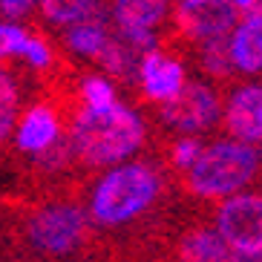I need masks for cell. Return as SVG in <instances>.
Masks as SVG:
<instances>
[{"instance_id":"18","label":"cell","mask_w":262,"mask_h":262,"mask_svg":"<svg viewBox=\"0 0 262 262\" xmlns=\"http://www.w3.org/2000/svg\"><path fill=\"white\" fill-rule=\"evenodd\" d=\"M84 101L86 110H107L110 104H116V90L107 78H90L84 84Z\"/></svg>"},{"instance_id":"23","label":"cell","mask_w":262,"mask_h":262,"mask_svg":"<svg viewBox=\"0 0 262 262\" xmlns=\"http://www.w3.org/2000/svg\"><path fill=\"white\" fill-rule=\"evenodd\" d=\"M32 9H35V3H29V0H3L0 3V12L6 17H20L26 12H32Z\"/></svg>"},{"instance_id":"11","label":"cell","mask_w":262,"mask_h":262,"mask_svg":"<svg viewBox=\"0 0 262 262\" xmlns=\"http://www.w3.org/2000/svg\"><path fill=\"white\" fill-rule=\"evenodd\" d=\"M228 58L242 72H259L262 63V17H248L239 24L228 43Z\"/></svg>"},{"instance_id":"15","label":"cell","mask_w":262,"mask_h":262,"mask_svg":"<svg viewBox=\"0 0 262 262\" xmlns=\"http://www.w3.org/2000/svg\"><path fill=\"white\" fill-rule=\"evenodd\" d=\"M43 9V15L55 24H84V20H95V12H98V3H86V0H47V3H40Z\"/></svg>"},{"instance_id":"9","label":"cell","mask_w":262,"mask_h":262,"mask_svg":"<svg viewBox=\"0 0 262 262\" xmlns=\"http://www.w3.org/2000/svg\"><path fill=\"white\" fill-rule=\"evenodd\" d=\"M139 75L144 81V90L150 98L162 101L167 104L170 98H176V93L185 86V70H182V63L167 58L162 52H147L139 63Z\"/></svg>"},{"instance_id":"7","label":"cell","mask_w":262,"mask_h":262,"mask_svg":"<svg viewBox=\"0 0 262 262\" xmlns=\"http://www.w3.org/2000/svg\"><path fill=\"white\" fill-rule=\"evenodd\" d=\"M176 20L190 38L210 43L225 40V35L236 24V12L228 0H185L176 6Z\"/></svg>"},{"instance_id":"17","label":"cell","mask_w":262,"mask_h":262,"mask_svg":"<svg viewBox=\"0 0 262 262\" xmlns=\"http://www.w3.org/2000/svg\"><path fill=\"white\" fill-rule=\"evenodd\" d=\"M15 116H17V86L6 72L0 70V141L12 130Z\"/></svg>"},{"instance_id":"24","label":"cell","mask_w":262,"mask_h":262,"mask_svg":"<svg viewBox=\"0 0 262 262\" xmlns=\"http://www.w3.org/2000/svg\"><path fill=\"white\" fill-rule=\"evenodd\" d=\"M231 262H259V254H233Z\"/></svg>"},{"instance_id":"5","label":"cell","mask_w":262,"mask_h":262,"mask_svg":"<svg viewBox=\"0 0 262 262\" xmlns=\"http://www.w3.org/2000/svg\"><path fill=\"white\" fill-rule=\"evenodd\" d=\"M216 233L233 254H259L262 202L256 193H236L216 213Z\"/></svg>"},{"instance_id":"2","label":"cell","mask_w":262,"mask_h":262,"mask_svg":"<svg viewBox=\"0 0 262 262\" xmlns=\"http://www.w3.org/2000/svg\"><path fill=\"white\" fill-rule=\"evenodd\" d=\"M159 196V176L147 164L110 170L93 193V216L101 225H124L141 216Z\"/></svg>"},{"instance_id":"3","label":"cell","mask_w":262,"mask_h":262,"mask_svg":"<svg viewBox=\"0 0 262 262\" xmlns=\"http://www.w3.org/2000/svg\"><path fill=\"white\" fill-rule=\"evenodd\" d=\"M259 167L256 147L242 141H216L208 150H202L199 159L190 164V190L205 199L233 196L236 190L254 182Z\"/></svg>"},{"instance_id":"19","label":"cell","mask_w":262,"mask_h":262,"mask_svg":"<svg viewBox=\"0 0 262 262\" xmlns=\"http://www.w3.org/2000/svg\"><path fill=\"white\" fill-rule=\"evenodd\" d=\"M202 63H205V70H210L219 78L228 75V47H225V40H210V43H205Z\"/></svg>"},{"instance_id":"4","label":"cell","mask_w":262,"mask_h":262,"mask_svg":"<svg viewBox=\"0 0 262 262\" xmlns=\"http://www.w3.org/2000/svg\"><path fill=\"white\" fill-rule=\"evenodd\" d=\"M32 248L49 256L72 254L86 236V213L70 202H55L40 208L26 225Z\"/></svg>"},{"instance_id":"8","label":"cell","mask_w":262,"mask_h":262,"mask_svg":"<svg viewBox=\"0 0 262 262\" xmlns=\"http://www.w3.org/2000/svg\"><path fill=\"white\" fill-rule=\"evenodd\" d=\"M228 130L236 136L242 144L254 147L262 139V90L256 84L242 86L228 104V116H225Z\"/></svg>"},{"instance_id":"12","label":"cell","mask_w":262,"mask_h":262,"mask_svg":"<svg viewBox=\"0 0 262 262\" xmlns=\"http://www.w3.org/2000/svg\"><path fill=\"white\" fill-rule=\"evenodd\" d=\"M231 256L233 251L208 228H196L179 242V262H231Z\"/></svg>"},{"instance_id":"13","label":"cell","mask_w":262,"mask_h":262,"mask_svg":"<svg viewBox=\"0 0 262 262\" xmlns=\"http://www.w3.org/2000/svg\"><path fill=\"white\" fill-rule=\"evenodd\" d=\"M164 15H167V3H162V0H121L113 6V17L121 32H153V26L162 24Z\"/></svg>"},{"instance_id":"14","label":"cell","mask_w":262,"mask_h":262,"mask_svg":"<svg viewBox=\"0 0 262 262\" xmlns=\"http://www.w3.org/2000/svg\"><path fill=\"white\" fill-rule=\"evenodd\" d=\"M67 40H70V47L75 49V52L90 55V58H98V52L107 47L110 35H107V29H104L101 20H84V24L72 26L70 35H67Z\"/></svg>"},{"instance_id":"22","label":"cell","mask_w":262,"mask_h":262,"mask_svg":"<svg viewBox=\"0 0 262 262\" xmlns=\"http://www.w3.org/2000/svg\"><path fill=\"white\" fill-rule=\"evenodd\" d=\"M199 153H202V147L196 139H182L173 147V162H176L179 167H190V164L199 159Z\"/></svg>"},{"instance_id":"16","label":"cell","mask_w":262,"mask_h":262,"mask_svg":"<svg viewBox=\"0 0 262 262\" xmlns=\"http://www.w3.org/2000/svg\"><path fill=\"white\" fill-rule=\"evenodd\" d=\"M98 61L101 67H107L113 75H121V78H133V67H136V58H133V49H127L124 43L110 38L107 47L98 52Z\"/></svg>"},{"instance_id":"6","label":"cell","mask_w":262,"mask_h":262,"mask_svg":"<svg viewBox=\"0 0 262 262\" xmlns=\"http://www.w3.org/2000/svg\"><path fill=\"white\" fill-rule=\"evenodd\" d=\"M162 118L182 133H199L219 118V101L205 84L190 81L162 107Z\"/></svg>"},{"instance_id":"20","label":"cell","mask_w":262,"mask_h":262,"mask_svg":"<svg viewBox=\"0 0 262 262\" xmlns=\"http://www.w3.org/2000/svg\"><path fill=\"white\" fill-rule=\"evenodd\" d=\"M26 38H29V35H26L20 26H15V24H0V58L20 55Z\"/></svg>"},{"instance_id":"1","label":"cell","mask_w":262,"mask_h":262,"mask_svg":"<svg viewBox=\"0 0 262 262\" xmlns=\"http://www.w3.org/2000/svg\"><path fill=\"white\" fill-rule=\"evenodd\" d=\"M144 139L141 118L124 104H110L107 110H81L72 130V144L78 156L90 164H116L130 156Z\"/></svg>"},{"instance_id":"21","label":"cell","mask_w":262,"mask_h":262,"mask_svg":"<svg viewBox=\"0 0 262 262\" xmlns=\"http://www.w3.org/2000/svg\"><path fill=\"white\" fill-rule=\"evenodd\" d=\"M20 55H24L32 67H49V61H52V52H49V47L43 43V40H38V38H26Z\"/></svg>"},{"instance_id":"10","label":"cell","mask_w":262,"mask_h":262,"mask_svg":"<svg viewBox=\"0 0 262 262\" xmlns=\"http://www.w3.org/2000/svg\"><path fill=\"white\" fill-rule=\"evenodd\" d=\"M61 139V124L55 110L49 107H32L17 130V147L26 153H43Z\"/></svg>"}]
</instances>
